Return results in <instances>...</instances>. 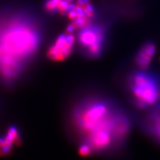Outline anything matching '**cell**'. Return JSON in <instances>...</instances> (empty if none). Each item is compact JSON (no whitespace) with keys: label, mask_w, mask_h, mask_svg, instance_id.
<instances>
[{"label":"cell","mask_w":160,"mask_h":160,"mask_svg":"<svg viewBox=\"0 0 160 160\" xmlns=\"http://www.w3.org/2000/svg\"><path fill=\"white\" fill-rule=\"evenodd\" d=\"M72 122L76 131L94 152L110 151L122 145L131 130L127 115L102 98L83 100L75 108Z\"/></svg>","instance_id":"1"},{"label":"cell","mask_w":160,"mask_h":160,"mask_svg":"<svg viewBox=\"0 0 160 160\" xmlns=\"http://www.w3.org/2000/svg\"><path fill=\"white\" fill-rule=\"evenodd\" d=\"M42 28L33 17L21 12L0 15V79L11 83L21 76L38 52Z\"/></svg>","instance_id":"2"},{"label":"cell","mask_w":160,"mask_h":160,"mask_svg":"<svg viewBox=\"0 0 160 160\" xmlns=\"http://www.w3.org/2000/svg\"><path fill=\"white\" fill-rule=\"evenodd\" d=\"M128 91L133 105L141 109H146L160 102V76L139 69L129 75Z\"/></svg>","instance_id":"3"},{"label":"cell","mask_w":160,"mask_h":160,"mask_svg":"<svg viewBox=\"0 0 160 160\" xmlns=\"http://www.w3.org/2000/svg\"><path fill=\"white\" fill-rule=\"evenodd\" d=\"M76 39L85 53L91 58H97L103 52L106 43V28L93 22L79 30Z\"/></svg>","instance_id":"4"},{"label":"cell","mask_w":160,"mask_h":160,"mask_svg":"<svg viewBox=\"0 0 160 160\" xmlns=\"http://www.w3.org/2000/svg\"><path fill=\"white\" fill-rule=\"evenodd\" d=\"M67 15L71 23L66 30L74 33L92 23L96 12L89 0H77Z\"/></svg>","instance_id":"5"},{"label":"cell","mask_w":160,"mask_h":160,"mask_svg":"<svg viewBox=\"0 0 160 160\" xmlns=\"http://www.w3.org/2000/svg\"><path fill=\"white\" fill-rule=\"evenodd\" d=\"M76 38L73 32H66L55 39L49 46L48 56L55 62H62L67 59L72 53L76 42Z\"/></svg>","instance_id":"6"},{"label":"cell","mask_w":160,"mask_h":160,"mask_svg":"<svg viewBox=\"0 0 160 160\" xmlns=\"http://www.w3.org/2000/svg\"><path fill=\"white\" fill-rule=\"evenodd\" d=\"M143 128L150 137L160 144V102L153 106L145 117Z\"/></svg>","instance_id":"7"},{"label":"cell","mask_w":160,"mask_h":160,"mask_svg":"<svg viewBox=\"0 0 160 160\" xmlns=\"http://www.w3.org/2000/svg\"><path fill=\"white\" fill-rule=\"evenodd\" d=\"M156 52V45L152 42L145 43L140 47L134 58V63L139 69H148Z\"/></svg>","instance_id":"8"},{"label":"cell","mask_w":160,"mask_h":160,"mask_svg":"<svg viewBox=\"0 0 160 160\" xmlns=\"http://www.w3.org/2000/svg\"><path fill=\"white\" fill-rule=\"evenodd\" d=\"M21 137L17 128L10 127L3 136L0 137V156L10 153L14 146L20 143Z\"/></svg>","instance_id":"9"},{"label":"cell","mask_w":160,"mask_h":160,"mask_svg":"<svg viewBox=\"0 0 160 160\" xmlns=\"http://www.w3.org/2000/svg\"><path fill=\"white\" fill-rule=\"evenodd\" d=\"M62 2V0H47L45 3V9L49 13H56Z\"/></svg>","instance_id":"10"}]
</instances>
